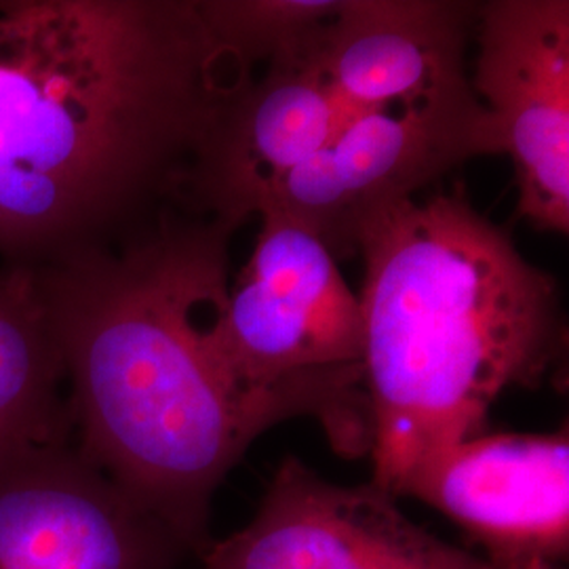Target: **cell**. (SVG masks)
Segmentation results:
<instances>
[{
	"mask_svg": "<svg viewBox=\"0 0 569 569\" xmlns=\"http://www.w3.org/2000/svg\"><path fill=\"white\" fill-rule=\"evenodd\" d=\"M232 232L167 209L117 247L32 268L72 388L79 451L201 557L226 475L264 430L306 416L247 390L220 352Z\"/></svg>",
	"mask_w": 569,
	"mask_h": 569,
	"instance_id": "2",
	"label": "cell"
},
{
	"mask_svg": "<svg viewBox=\"0 0 569 569\" xmlns=\"http://www.w3.org/2000/svg\"><path fill=\"white\" fill-rule=\"evenodd\" d=\"M477 13L458 0H345L321 34L327 79L357 117L475 102L465 58Z\"/></svg>",
	"mask_w": 569,
	"mask_h": 569,
	"instance_id": "11",
	"label": "cell"
},
{
	"mask_svg": "<svg viewBox=\"0 0 569 569\" xmlns=\"http://www.w3.org/2000/svg\"><path fill=\"white\" fill-rule=\"evenodd\" d=\"M243 74L199 0H0V253L51 268L180 204Z\"/></svg>",
	"mask_w": 569,
	"mask_h": 569,
	"instance_id": "1",
	"label": "cell"
},
{
	"mask_svg": "<svg viewBox=\"0 0 569 569\" xmlns=\"http://www.w3.org/2000/svg\"><path fill=\"white\" fill-rule=\"evenodd\" d=\"M470 79L510 154L519 216L538 230H569V2H479Z\"/></svg>",
	"mask_w": 569,
	"mask_h": 569,
	"instance_id": "7",
	"label": "cell"
},
{
	"mask_svg": "<svg viewBox=\"0 0 569 569\" xmlns=\"http://www.w3.org/2000/svg\"><path fill=\"white\" fill-rule=\"evenodd\" d=\"M373 483L345 488L287 456L253 521L199 569H498L409 521Z\"/></svg>",
	"mask_w": 569,
	"mask_h": 569,
	"instance_id": "8",
	"label": "cell"
},
{
	"mask_svg": "<svg viewBox=\"0 0 569 569\" xmlns=\"http://www.w3.org/2000/svg\"><path fill=\"white\" fill-rule=\"evenodd\" d=\"M357 253L373 486L399 496L425 458L483 432L510 387H538L561 357L559 289L462 186L373 216Z\"/></svg>",
	"mask_w": 569,
	"mask_h": 569,
	"instance_id": "3",
	"label": "cell"
},
{
	"mask_svg": "<svg viewBox=\"0 0 569 569\" xmlns=\"http://www.w3.org/2000/svg\"><path fill=\"white\" fill-rule=\"evenodd\" d=\"M345 0H199L218 49L243 74L310 39Z\"/></svg>",
	"mask_w": 569,
	"mask_h": 569,
	"instance_id": "13",
	"label": "cell"
},
{
	"mask_svg": "<svg viewBox=\"0 0 569 569\" xmlns=\"http://www.w3.org/2000/svg\"><path fill=\"white\" fill-rule=\"evenodd\" d=\"M505 154L479 100L385 108L350 122L323 150L293 169L260 204L302 226L338 258L357 256L363 226L475 157Z\"/></svg>",
	"mask_w": 569,
	"mask_h": 569,
	"instance_id": "5",
	"label": "cell"
},
{
	"mask_svg": "<svg viewBox=\"0 0 569 569\" xmlns=\"http://www.w3.org/2000/svg\"><path fill=\"white\" fill-rule=\"evenodd\" d=\"M251 258L228 287L216 340L247 390L315 416L346 456L371 448L359 296L302 226L260 213Z\"/></svg>",
	"mask_w": 569,
	"mask_h": 569,
	"instance_id": "4",
	"label": "cell"
},
{
	"mask_svg": "<svg viewBox=\"0 0 569 569\" xmlns=\"http://www.w3.org/2000/svg\"><path fill=\"white\" fill-rule=\"evenodd\" d=\"M66 369L37 270H0V460L70 437Z\"/></svg>",
	"mask_w": 569,
	"mask_h": 569,
	"instance_id": "12",
	"label": "cell"
},
{
	"mask_svg": "<svg viewBox=\"0 0 569 569\" xmlns=\"http://www.w3.org/2000/svg\"><path fill=\"white\" fill-rule=\"evenodd\" d=\"M326 26L268 61L262 77L244 79L226 96L183 183L186 211L237 230L293 169L359 119L323 70Z\"/></svg>",
	"mask_w": 569,
	"mask_h": 569,
	"instance_id": "6",
	"label": "cell"
},
{
	"mask_svg": "<svg viewBox=\"0 0 569 569\" xmlns=\"http://www.w3.org/2000/svg\"><path fill=\"white\" fill-rule=\"evenodd\" d=\"M441 510L498 569H561L569 435H477L416 465L399 489Z\"/></svg>",
	"mask_w": 569,
	"mask_h": 569,
	"instance_id": "10",
	"label": "cell"
},
{
	"mask_svg": "<svg viewBox=\"0 0 569 569\" xmlns=\"http://www.w3.org/2000/svg\"><path fill=\"white\" fill-rule=\"evenodd\" d=\"M186 555L68 439L0 460V569H176Z\"/></svg>",
	"mask_w": 569,
	"mask_h": 569,
	"instance_id": "9",
	"label": "cell"
}]
</instances>
